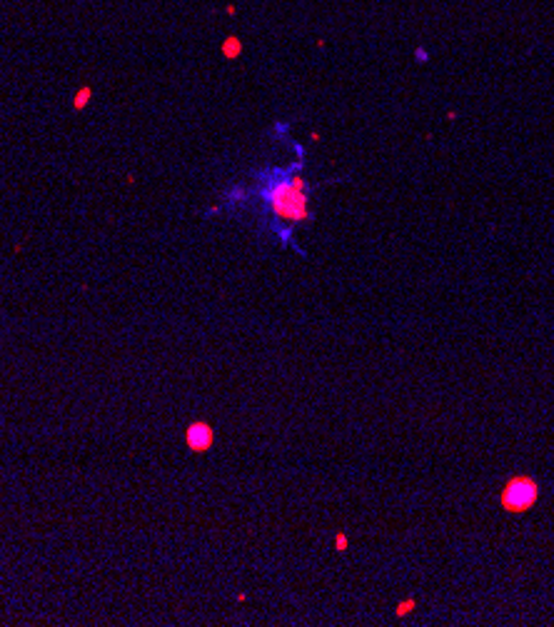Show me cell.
<instances>
[{"label": "cell", "instance_id": "6", "mask_svg": "<svg viewBox=\"0 0 554 627\" xmlns=\"http://www.w3.org/2000/svg\"><path fill=\"white\" fill-rule=\"evenodd\" d=\"M347 547H350V540H347V535H345V532H337V535H335V550L345 552Z\"/></svg>", "mask_w": 554, "mask_h": 627}, {"label": "cell", "instance_id": "1", "mask_svg": "<svg viewBox=\"0 0 554 627\" xmlns=\"http://www.w3.org/2000/svg\"><path fill=\"white\" fill-rule=\"evenodd\" d=\"M265 203L272 210L275 217L285 223H307L312 217L310 212V195H307V182L300 175L292 178H277L265 187Z\"/></svg>", "mask_w": 554, "mask_h": 627}, {"label": "cell", "instance_id": "7", "mask_svg": "<svg viewBox=\"0 0 554 627\" xmlns=\"http://www.w3.org/2000/svg\"><path fill=\"white\" fill-rule=\"evenodd\" d=\"M90 100V88H83L75 95V108H85V103Z\"/></svg>", "mask_w": 554, "mask_h": 627}, {"label": "cell", "instance_id": "4", "mask_svg": "<svg viewBox=\"0 0 554 627\" xmlns=\"http://www.w3.org/2000/svg\"><path fill=\"white\" fill-rule=\"evenodd\" d=\"M414 610H417V600H414V598H405L402 602H397L395 615H397V617H407L409 612H414Z\"/></svg>", "mask_w": 554, "mask_h": 627}, {"label": "cell", "instance_id": "5", "mask_svg": "<svg viewBox=\"0 0 554 627\" xmlns=\"http://www.w3.org/2000/svg\"><path fill=\"white\" fill-rule=\"evenodd\" d=\"M222 50H225V55H227V58H235V55H240V40L230 38V40L225 43V48H222Z\"/></svg>", "mask_w": 554, "mask_h": 627}, {"label": "cell", "instance_id": "3", "mask_svg": "<svg viewBox=\"0 0 554 627\" xmlns=\"http://www.w3.org/2000/svg\"><path fill=\"white\" fill-rule=\"evenodd\" d=\"M185 445L192 452H207L215 445V427L205 420H195L185 430Z\"/></svg>", "mask_w": 554, "mask_h": 627}, {"label": "cell", "instance_id": "2", "mask_svg": "<svg viewBox=\"0 0 554 627\" xmlns=\"http://www.w3.org/2000/svg\"><path fill=\"white\" fill-rule=\"evenodd\" d=\"M539 500V482L529 475H512L499 490V508L512 515H522L537 505Z\"/></svg>", "mask_w": 554, "mask_h": 627}]
</instances>
